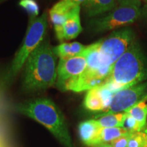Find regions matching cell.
Instances as JSON below:
<instances>
[{"label": "cell", "mask_w": 147, "mask_h": 147, "mask_svg": "<svg viewBox=\"0 0 147 147\" xmlns=\"http://www.w3.org/2000/svg\"><path fill=\"white\" fill-rule=\"evenodd\" d=\"M127 147H147V126L142 131L133 133Z\"/></svg>", "instance_id": "20"}, {"label": "cell", "mask_w": 147, "mask_h": 147, "mask_svg": "<svg viewBox=\"0 0 147 147\" xmlns=\"http://www.w3.org/2000/svg\"><path fill=\"white\" fill-rule=\"evenodd\" d=\"M117 2L119 3V5H134L140 6L141 0H117Z\"/></svg>", "instance_id": "25"}, {"label": "cell", "mask_w": 147, "mask_h": 147, "mask_svg": "<svg viewBox=\"0 0 147 147\" xmlns=\"http://www.w3.org/2000/svg\"><path fill=\"white\" fill-rule=\"evenodd\" d=\"M124 127L126 128L129 131L134 133V132L142 131L146 127L142 126L138 121H137L131 116L127 115L125 121Z\"/></svg>", "instance_id": "23"}, {"label": "cell", "mask_w": 147, "mask_h": 147, "mask_svg": "<svg viewBox=\"0 0 147 147\" xmlns=\"http://www.w3.org/2000/svg\"><path fill=\"white\" fill-rule=\"evenodd\" d=\"M16 111L47 127L63 147H75L63 113L48 98H37L16 106Z\"/></svg>", "instance_id": "2"}, {"label": "cell", "mask_w": 147, "mask_h": 147, "mask_svg": "<svg viewBox=\"0 0 147 147\" xmlns=\"http://www.w3.org/2000/svg\"><path fill=\"white\" fill-rule=\"evenodd\" d=\"M57 56L49 39L45 38L25 63L23 89L33 93L52 87L57 81Z\"/></svg>", "instance_id": "1"}, {"label": "cell", "mask_w": 147, "mask_h": 147, "mask_svg": "<svg viewBox=\"0 0 147 147\" xmlns=\"http://www.w3.org/2000/svg\"><path fill=\"white\" fill-rule=\"evenodd\" d=\"M69 12L58 10L55 8L49 11V16L51 23L53 25L57 38L60 42H63V26L69 15Z\"/></svg>", "instance_id": "17"}, {"label": "cell", "mask_w": 147, "mask_h": 147, "mask_svg": "<svg viewBox=\"0 0 147 147\" xmlns=\"http://www.w3.org/2000/svg\"><path fill=\"white\" fill-rule=\"evenodd\" d=\"M102 147H110L109 145H106V146H102Z\"/></svg>", "instance_id": "26"}, {"label": "cell", "mask_w": 147, "mask_h": 147, "mask_svg": "<svg viewBox=\"0 0 147 147\" xmlns=\"http://www.w3.org/2000/svg\"><path fill=\"white\" fill-rule=\"evenodd\" d=\"M87 46H84L82 44L77 42H62L59 45L53 48L55 54L59 59H65L71 57L80 55L86 49Z\"/></svg>", "instance_id": "16"}, {"label": "cell", "mask_w": 147, "mask_h": 147, "mask_svg": "<svg viewBox=\"0 0 147 147\" xmlns=\"http://www.w3.org/2000/svg\"><path fill=\"white\" fill-rule=\"evenodd\" d=\"M87 66V59L82 55L69 58L59 59L57 69V87L60 89L68 79L82 74L85 71Z\"/></svg>", "instance_id": "8"}, {"label": "cell", "mask_w": 147, "mask_h": 147, "mask_svg": "<svg viewBox=\"0 0 147 147\" xmlns=\"http://www.w3.org/2000/svg\"><path fill=\"white\" fill-rule=\"evenodd\" d=\"M140 14V6L119 5L106 15L91 20L89 26L95 32L115 30L133 23Z\"/></svg>", "instance_id": "5"}, {"label": "cell", "mask_w": 147, "mask_h": 147, "mask_svg": "<svg viewBox=\"0 0 147 147\" xmlns=\"http://www.w3.org/2000/svg\"><path fill=\"white\" fill-rule=\"evenodd\" d=\"M147 78V59L135 41L113 65L107 82L119 84L124 89L142 83Z\"/></svg>", "instance_id": "3"}, {"label": "cell", "mask_w": 147, "mask_h": 147, "mask_svg": "<svg viewBox=\"0 0 147 147\" xmlns=\"http://www.w3.org/2000/svg\"><path fill=\"white\" fill-rule=\"evenodd\" d=\"M125 112L120 113L110 114L103 115L96 119L101 127H124V123L127 118Z\"/></svg>", "instance_id": "18"}, {"label": "cell", "mask_w": 147, "mask_h": 147, "mask_svg": "<svg viewBox=\"0 0 147 147\" xmlns=\"http://www.w3.org/2000/svg\"><path fill=\"white\" fill-rule=\"evenodd\" d=\"M102 128L97 123L96 119H91L80 123L78 125V132L83 144L89 147H95Z\"/></svg>", "instance_id": "12"}, {"label": "cell", "mask_w": 147, "mask_h": 147, "mask_svg": "<svg viewBox=\"0 0 147 147\" xmlns=\"http://www.w3.org/2000/svg\"><path fill=\"white\" fill-rule=\"evenodd\" d=\"M146 101L147 82L137 84L116 92L108 109L97 115L96 118L110 114L124 113L136 104Z\"/></svg>", "instance_id": "7"}, {"label": "cell", "mask_w": 147, "mask_h": 147, "mask_svg": "<svg viewBox=\"0 0 147 147\" xmlns=\"http://www.w3.org/2000/svg\"><path fill=\"white\" fill-rule=\"evenodd\" d=\"M48 28L47 13H44L40 17L32 20L28 27L25 40L21 49L16 53L11 64L10 68L6 75V80H12L16 76L26 63L27 59L34 52L40 44L45 39Z\"/></svg>", "instance_id": "4"}, {"label": "cell", "mask_w": 147, "mask_h": 147, "mask_svg": "<svg viewBox=\"0 0 147 147\" xmlns=\"http://www.w3.org/2000/svg\"><path fill=\"white\" fill-rule=\"evenodd\" d=\"M100 41L101 53L108 64L113 65L136 41V34L132 29L125 27L114 31Z\"/></svg>", "instance_id": "6"}, {"label": "cell", "mask_w": 147, "mask_h": 147, "mask_svg": "<svg viewBox=\"0 0 147 147\" xmlns=\"http://www.w3.org/2000/svg\"><path fill=\"white\" fill-rule=\"evenodd\" d=\"M129 130L125 127H105L102 128L97 138L95 147L104 146L109 145L118 138L129 133Z\"/></svg>", "instance_id": "15"}, {"label": "cell", "mask_w": 147, "mask_h": 147, "mask_svg": "<svg viewBox=\"0 0 147 147\" xmlns=\"http://www.w3.org/2000/svg\"><path fill=\"white\" fill-rule=\"evenodd\" d=\"M132 134H133V132H129L125 135L118 138L110 142L109 146L110 147H127L129 141L131 138Z\"/></svg>", "instance_id": "24"}, {"label": "cell", "mask_w": 147, "mask_h": 147, "mask_svg": "<svg viewBox=\"0 0 147 147\" xmlns=\"http://www.w3.org/2000/svg\"><path fill=\"white\" fill-rule=\"evenodd\" d=\"M117 3V0H87L82 6L86 15L95 17L114 10Z\"/></svg>", "instance_id": "13"}, {"label": "cell", "mask_w": 147, "mask_h": 147, "mask_svg": "<svg viewBox=\"0 0 147 147\" xmlns=\"http://www.w3.org/2000/svg\"><path fill=\"white\" fill-rule=\"evenodd\" d=\"M87 0H60L53 7L58 10L69 12L71 9L77 6H80Z\"/></svg>", "instance_id": "21"}, {"label": "cell", "mask_w": 147, "mask_h": 147, "mask_svg": "<svg viewBox=\"0 0 147 147\" xmlns=\"http://www.w3.org/2000/svg\"><path fill=\"white\" fill-rule=\"evenodd\" d=\"M125 113L138 121L142 126H147V104L146 102H141L136 104L125 111Z\"/></svg>", "instance_id": "19"}, {"label": "cell", "mask_w": 147, "mask_h": 147, "mask_svg": "<svg viewBox=\"0 0 147 147\" xmlns=\"http://www.w3.org/2000/svg\"><path fill=\"white\" fill-rule=\"evenodd\" d=\"M114 94L105 84L92 89L87 91L84 97V107L91 111L104 112L111 104Z\"/></svg>", "instance_id": "10"}, {"label": "cell", "mask_w": 147, "mask_h": 147, "mask_svg": "<svg viewBox=\"0 0 147 147\" xmlns=\"http://www.w3.org/2000/svg\"><path fill=\"white\" fill-rule=\"evenodd\" d=\"M107 81L108 80L99 78L95 70L86 69L82 74L68 79L59 89L79 93L100 87L105 84Z\"/></svg>", "instance_id": "9"}, {"label": "cell", "mask_w": 147, "mask_h": 147, "mask_svg": "<svg viewBox=\"0 0 147 147\" xmlns=\"http://www.w3.org/2000/svg\"><path fill=\"white\" fill-rule=\"evenodd\" d=\"M146 14H147V12H146Z\"/></svg>", "instance_id": "27"}, {"label": "cell", "mask_w": 147, "mask_h": 147, "mask_svg": "<svg viewBox=\"0 0 147 147\" xmlns=\"http://www.w3.org/2000/svg\"><path fill=\"white\" fill-rule=\"evenodd\" d=\"M80 12V6L75 7L69 11L68 17L63 26L64 41L74 39L82 32Z\"/></svg>", "instance_id": "14"}, {"label": "cell", "mask_w": 147, "mask_h": 147, "mask_svg": "<svg viewBox=\"0 0 147 147\" xmlns=\"http://www.w3.org/2000/svg\"><path fill=\"white\" fill-rule=\"evenodd\" d=\"M20 6L25 9L28 14L32 16V19L38 17L39 14V6L35 0H21Z\"/></svg>", "instance_id": "22"}, {"label": "cell", "mask_w": 147, "mask_h": 147, "mask_svg": "<svg viewBox=\"0 0 147 147\" xmlns=\"http://www.w3.org/2000/svg\"><path fill=\"white\" fill-rule=\"evenodd\" d=\"M100 41L95 42L89 46H87L86 49L81 54L87 59V68L89 70H97V69L110 65L108 64L107 60L101 53L100 49Z\"/></svg>", "instance_id": "11"}]
</instances>
